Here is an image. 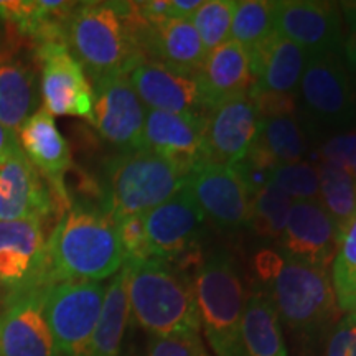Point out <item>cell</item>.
<instances>
[{
  "mask_svg": "<svg viewBox=\"0 0 356 356\" xmlns=\"http://www.w3.org/2000/svg\"><path fill=\"white\" fill-rule=\"evenodd\" d=\"M118 222L104 208L70 207L47 241L42 284L114 277L124 266Z\"/></svg>",
  "mask_w": 356,
  "mask_h": 356,
  "instance_id": "1",
  "label": "cell"
},
{
  "mask_svg": "<svg viewBox=\"0 0 356 356\" xmlns=\"http://www.w3.org/2000/svg\"><path fill=\"white\" fill-rule=\"evenodd\" d=\"M254 269L269 287L267 296L289 330L304 340L332 332L340 309L328 269L270 249L257 252Z\"/></svg>",
  "mask_w": 356,
  "mask_h": 356,
  "instance_id": "2",
  "label": "cell"
},
{
  "mask_svg": "<svg viewBox=\"0 0 356 356\" xmlns=\"http://www.w3.org/2000/svg\"><path fill=\"white\" fill-rule=\"evenodd\" d=\"M131 315L150 337L200 335L193 280L162 259L124 262Z\"/></svg>",
  "mask_w": 356,
  "mask_h": 356,
  "instance_id": "3",
  "label": "cell"
},
{
  "mask_svg": "<svg viewBox=\"0 0 356 356\" xmlns=\"http://www.w3.org/2000/svg\"><path fill=\"white\" fill-rule=\"evenodd\" d=\"M66 47L89 81L129 74L144 61L129 2H78L66 25Z\"/></svg>",
  "mask_w": 356,
  "mask_h": 356,
  "instance_id": "4",
  "label": "cell"
},
{
  "mask_svg": "<svg viewBox=\"0 0 356 356\" xmlns=\"http://www.w3.org/2000/svg\"><path fill=\"white\" fill-rule=\"evenodd\" d=\"M200 327L216 356H246L243 317L246 296L234 259L216 249L198 267L193 280Z\"/></svg>",
  "mask_w": 356,
  "mask_h": 356,
  "instance_id": "5",
  "label": "cell"
},
{
  "mask_svg": "<svg viewBox=\"0 0 356 356\" xmlns=\"http://www.w3.org/2000/svg\"><path fill=\"white\" fill-rule=\"evenodd\" d=\"M186 173L150 150H131L106 163L104 210L115 221L144 216L184 188Z\"/></svg>",
  "mask_w": 356,
  "mask_h": 356,
  "instance_id": "6",
  "label": "cell"
},
{
  "mask_svg": "<svg viewBox=\"0 0 356 356\" xmlns=\"http://www.w3.org/2000/svg\"><path fill=\"white\" fill-rule=\"evenodd\" d=\"M108 287L101 282L71 280L44 289L43 317L61 356H88Z\"/></svg>",
  "mask_w": 356,
  "mask_h": 356,
  "instance_id": "7",
  "label": "cell"
},
{
  "mask_svg": "<svg viewBox=\"0 0 356 356\" xmlns=\"http://www.w3.org/2000/svg\"><path fill=\"white\" fill-rule=\"evenodd\" d=\"M299 96L305 115L317 127L343 129L356 122V92L340 55L310 56Z\"/></svg>",
  "mask_w": 356,
  "mask_h": 356,
  "instance_id": "8",
  "label": "cell"
},
{
  "mask_svg": "<svg viewBox=\"0 0 356 356\" xmlns=\"http://www.w3.org/2000/svg\"><path fill=\"white\" fill-rule=\"evenodd\" d=\"M92 126L102 139L124 152L140 150L147 109L132 88L129 74H113L91 83Z\"/></svg>",
  "mask_w": 356,
  "mask_h": 356,
  "instance_id": "9",
  "label": "cell"
},
{
  "mask_svg": "<svg viewBox=\"0 0 356 356\" xmlns=\"http://www.w3.org/2000/svg\"><path fill=\"white\" fill-rule=\"evenodd\" d=\"M42 78V108L55 115L91 119L92 86L79 61L61 43L35 48Z\"/></svg>",
  "mask_w": 356,
  "mask_h": 356,
  "instance_id": "10",
  "label": "cell"
},
{
  "mask_svg": "<svg viewBox=\"0 0 356 356\" xmlns=\"http://www.w3.org/2000/svg\"><path fill=\"white\" fill-rule=\"evenodd\" d=\"M185 186L204 218L220 228L238 229L249 225L252 193L236 167L207 162L188 173Z\"/></svg>",
  "mask_w": 356,
  "mask_h": 356,
  "instance_id": "11",
  "label": "cell"
},
{
  "mask_svg": "<svg viewBox=\"0 0 356 356\" xmlns=\"http://www.w3.org/2000/svg\"><path fill=\"white\" fill-rule=\"evenodd\" d=\"M275 32L315 55H340L345 37L335 2L280 0L275 2Z\"/></svg>",
  "mask_w": 356,
  "mask_h": 356,
  "instance_id": "12",
  "label": "cell"
},
{
  "mask_svg": "<svg viewBox=\"0 0 356 356\" xmlns=\"http://www.w3.org/2000/svg\"><path fill=\"white\" fill-rule=\"evenodd\" d=\"M147 241L152 259L175 264L186 262L202 236L204 215L184 186L170 200L144 215Z\"/></svg>",
  "mask_w": 356,
  "mask_h": 356,
  "instance_id": "13",
  "label": "cell"
},
{
  "mask_svg": "<svg viewBox=\"0 0 356 356\" xmlns=\"http://www.w3.org/2000/svg\"><path fill=\"white\" fill-rule=\"evenodd\" d=\"M207 115L147 111L142 149L170 160L186 175L208 162Z\"/></svg>",
  "mask_w": 356,
  "mask_h": 356,
  "instance_id": "14",
  "label": "cell"
},
{
  "mask_svg": "<svg viewBox=\"0 0 356 356\" xmlns=\"http://www.w3.org/2000/svg\"><path fill=\"white\" fill-rule=\"evenodd\" d=\"M43 292L25 289L7 297L0 310V356H61L43 317Z\"/></svg>",
  "mask_w": 356,
  "mask_h": 356,
  "instance_id": "15",
  "label": "cell"
},
{
  "mask_svg": "<svg viewBox=\"0 0 356 356\" xmlns=\"http://www.w3.org/2000/svg\"><path fill=\"white\" fill-rule=\"evenodd\" d=\"M55 208L50 186L20 145L8 150L0 159V221H44Z\"/></svg>",
  "mask_w": 356,
  "mask_h": 356,
  "instance_id": "16",
  "label": "cell"
},
{
  "mask_svg": "<svg viewBox=\"0 0 356 356\" xmlns=\"http://www.w3.org/2000/svg\"><path fill=\"white\" fill-rule=\"evenodd\" d=\"M261 127V115L248 95L233 97L207 113L208 162L234 167L243 162Z\"/></svg>",
  "mask_w": 356,
  "mask_h": 356,
  "instance_id": "17",
  "label": "cell"
},
{
  "mask_svg": "<svg viewBox=\"0 0 356 356\" xmlns=\"http://www.w3.org/2000/svg\"><path fill=\"white\" fill-rule=\"evenodd\" d=\"M47 241L43 221H0V286L10 292L47 289L42 284Z\"/></svg>",
  "mask_w": 356,
  "mask_h": 356,
  "instance_id": "18",
  "label": "cell"
},
{
  "mask_svg": "<svg viewBox=\"0 0 356 356\" xmlns=\"http://www.w3.org/2000/svg\"><path fill=\"white\" fill-rule=\"evenodd\" d=\"M132 88L149 111L207 115L195 73L144 60L129 71Z\"/></svg>",
  "mask_w": 356,
  "mask_h": 356,
  "instance_id": "19",
  "label": "cell"
},
{
  "mask_svg": "<svg viewBox=\"0 0 356 356\" xmlns=\"http://www.w3.org/2000/svg\"><path fill=\"white\" fill-rule=\"evenodd\" d=\"M17 139L26 159L50 186L56 203L70 208L65 178L71 168V150L56 126L55 118L40 108L24 122L17 132Z\"/></svg>",
  "mask_w": 356,
  "mask_h": 356,
  "instance_id": "20",
  "label": "cell"
},
{
  "mask_svg": "<svg viewBox=\"0 0 356 356\" xmlns=\"http://www.w3.org/2000/svg\"><path fill=\"white\" fill-rule=\"evenodd\" d=\"M341 233L318 200L293 202L282 234L284 254L325 267L335 259Z\"/></svg>",
  "mask_w": 356,
  "mask_h": 356,
  "instance_id": "21",
  "label": "cell"
},
{
  "mask_svg": "<svg viewBox=\"0 0 356 356\" xmlns=\"http://www.w3.org/2000/svg\"><path fill=\"white\" fill-rule=\"evenodd\" d=\"M252 68L251 95L296 96L310 55L297 43L274 32L249 51Z\"/></svg>",
  "mask_w": 356,
  "mask_h": 356,
  "instance_id": "22",
  "label": "cell"
},
{
  "mask_svg": "<svg viewBox=\"0 0 356 356\" xmlns=\"http://www.w3.org/2000/svg\"><path fill=\"white\" fill-rule=\"evenodd\" d=\"M131 19L136 30L137 48L144 60L159 61L172 68L197 73L207 51L190 20L168 19L150 25L134 20L132 13Z\"/></svg>",
  "mask_w": 356,
  "mask_h": 356,
  "instance_id": "23",
  "label": "cell"
},
{
  "mask_svg": "<svg viewBox=\"0 0 356 356\" xmlns=\"http://www.w3.org/2000/svg\"><path fill=\"white\" fill-rule=\"evenodd\" d=\"M195 76L204 108L210 111L221 102L251 91V55L241 44L228 40L207 53Z\"/></svg>",
  "mask_w": 356,
  "mask_h": 356,
  "instance_id": "24",
  "label": "cell"
},
{
  "mask_svg": "<svg viewBox=\"0 0 356 356\" xmlns=\"http://www.w3.org/2000/svg\"><path fill=\"white\" fill-rule=\"evenodd\" d=\"M78 2L65 0H0V22L33 43L66 44V25Z\"/></svg>",
  "mask_w": 356,
  "mask_h": 356,
  "instance_id": "25",
  "label": "cell"
},
{
  "mask_svg": "<svg viewBox=\"0 0 356 356\" xmlns=\"http://www.w3.org/2000/svg\"><path fill=\"white\" fill-rule=\"evenodd\" d=\"M35 70L25 61L8 58L0 63V124L17 134L30 115L42 108Z\"/></svg>",
  "mask_w": 356,
  "mask_h": 356,
  "instance_id": "26",
  "label": "cell"
},
{
  "mask_svg": "<svg viewBox=\"0 0 356 356\" xmlns=\"http://www.w3.org/2000/svg\"><path fill=\"white\" fill-rule=\"evenodd\" d=\"M243 345L246 356H289L277 312L262 291H254L246 297Z\"/></svg>",
  "mask_w": 356,
  "mask_h": 356,
  "instance_id": "27",
  "label": "cell"
},
{
  "mask_svg": "<svg viewBox=\"0 0 356 356\" xmlns=\"http://www.w3.org/2000/svg\"><path fill=\"white\" fill-rule=\"evenodd\" d=\"M129 315L131 309L127 297V269L122 266L106 291L101 317L92 333L88 356H119Z\"/></svg>",
  "mask_w": 356,
  "mask_h": 356,
  "instance_id": "28",
  "label": "cell"
},
{
  "mask_svg": "<svg viewBox=\"0 0 356 356\" xmlns=\"http://www.w3.org/2000/svg\"><path fill=\"white\" fill-rule=\"evenodd\" d=\"M318 168L320 195L318 202L337 222L340 233L356 213L355 178L343 168L322 162Z\"/></svg>",
  "mask_w": 356,
  "mask_h": 356,
  "instance_id": "29",
  "label": "cell"
},
{
  "mask_svg": "<svg viewBox=\"0 0 356 356\" xmlns=\"http://www.w3.org/2000/svg\"><path fill=\"white\" fill-rule=\"evenodd\" d=\"M292 204L293 200L287 193L267 180L252 193L249 225L264 238H282Z\"/></svg>",
  "mask_w": 356,
  "mask_h": 356,
  "instance_id": "30",
  "label": "cell"
},
{
  "mask_svg": "<svg viewBox=\"0 0 356 356\" xmlns=\"http://www.w3.org/2000/svg\"><path fill=\"white\" fill-rule=\"evenodd\" d=\"M275 32V2L241 0L236 2L229 40L251 51Z\"/></svg>",
  "mask_w": 356,
  "mask_h": 356,
  "instance_id": "31",
  "label": "cell"
},
{
  "mask_svg": "<svg viewBox=\"0 0 356 356\" xmlns=\"http://www.w3.org/2000/svg\"><path fill=\"white\" fill-rule=\"evenodd\" d=\"M330 277L338 309L356 314V213L341 233Z\"/></svg>",
  "mask_w": 356,
  "mask_h": 356,
  "instance_id": "32",
  "label": "cell"
},
{
  "mask_svg": "<svg viewBox=\"0 0 356 356\" xmlns=\"http://www.w3.org/2000/svg\"><path fill=\"white\" fill-rule=\"evenodd\" d=\"M236 2L234 0H204L191 17L204 51L215 50L229 40Z\"/></svg>",
  "mask_w": 356,
  "mask_h": 356,
  "instance_id": "33",
  "label": "cell"
},
{
  "mask_svg": "<svg viewBox=\"0 0 356 356\" xmlns=\"http://www.w3.org/2000/svg\"><path fill=\"white\" fill-rule=\"evenodd\" d=\"M267 180L277 185L293 202L318 200L320 175L318 168L309 162H296L279 165L270 170Z\"/></svg>",
  "mask_w": 356,
  "mask_h": 356,
  "instance_id": "34",
  "label": "cell"
},
{
  "mask_svg": "<svg viewBox=\"0 0 356 356\" xmlns=\"http://www.w3.org/2000/svg\"><path fill=\"white\" fill-rule=\"evenodd\" d=\"M118 222L119 239L124 251V262H139L152 259L147 241L144 216H127Z\"/></svg>",
  "mask_w": 356,
  "mask_h": 356,
  "instance_id": "35",
  "label": "cell"
},
{
  "mask_svg": "<svg viewBox=\"0 0 356 356\" xmlns=\"http://www.w3.org/2000/svg\"><path fill=\"white\" fill-rule=\"evenodd\" d=\"M145 356H208L200 335L150 337Z\"/></svg>",
  "mask_w": 356,
  "mask_h": 356,
  "instance_id": "36",
  "label": "cell"
},
{
  "mask_svg": "<svg viewBox=\"0 0 356 356\" xmlns=\"http://www.w3.org/2000/svg\"><path fill=\"white\" fill-rule=\"evenodd\" d=\"M318 154L322 162L332 163L351 173L356 167V131L330 137L320 147Z\"/></svg>",
  "mask_w": 356,
  "mask_h": 356,
  "instance_id": "37",
  "label": "cell"
},
{
  "mask_svg": "<svg viewBox=\"0 0 356 356\" xmlns=\"http://www.w3.org/2000/svg\"><path fill=\"white\" fill-rule=\"evenodd\" d=\"M323 356H356V314H345L335 323Z\"/></svg>",
  "mask_w": 356,
  "mask_h": 356,
  "instance_id": "38",
  "label": "cell"
},
{
  "mask_svg": "<svg viewBox=\"0 0 356 356\" xmlns=\"http://www.w3.org/2000/svg\"><path fill=\"white\" fill-rule=\"evenodd\" d=\"M204 0H170V19L191 20Z\"/></svg>",
  "mask_w": 356,
  "mask_h": 356,
  "instance_id": "39",
  "label": "cell"
},
{
  "mask_svg": "<svg viewBox=\"0 0 356 356\" xmlns=\"http://www.w3.org/2000/svg\"><path fill=\"white\" fill-rule=\"evenodd\" d=\"M338 8H340L341 20L348 25L350 33L356 32V0H343L338 2Z\"/></svg>",
  "mask_w": 356,
  "mask_h": 356,
  "instance_id": "40",
  "label": "cell"
},
{
  "mask_svg": "<svg viewBox=\"0 0 356 356\" xmlns=\"http://www.w3.org/2000/svg\"><path fill=\"white\" fill-rule=\"evenodd\" d=\"M19 145V139H17V134L8 131L0 124V159L6 155L8 150H12L13 147Z\"/></svg>",
  "mask_w": 356,
  "mask_h": 356,
  "instance_id": "41",
  "label": "cell"
},
{
  "mask_svg": "<svg viewBox=\"0 0 356 356\" xmlns=\"http://www.w3.org/2000/svg\"><path fill=\"white\" fill-rule=\"evenodd\" d=\"M12 38L10 33L7 32V29H3L2 22H0V63L7 61L8 58H12Z\"/></svg>",
  "mask_w": 356,
  "mask_h": 356,
  "instance_id": "42",
  "label": "cell"
},
{
  "mask_svg": "<svg viewBox=\"0 0 356 356\" xmlns=\"http://www.w3.org/2000/svg\"><path fill=\"white\" fill-rule=\"evenodd\" d=\"M343 53L346 58V63H348L350 68L353 70V73L356 74V32L350 33V37L345 40Z\"/></svg>",
  "mask_w": 356,
  "mask_h": 356,
  "instance_id": "43",
  "label": "cell"
},
{
  "mask_svg": "<svg viewBox=\"0 0 356 356\" xmlns=\"http://www.w3.org/2000/svg\"><path fill=\"white\" fill-rule=\"evenodd\" d=\"M351 175H353V178H355V185H356V167H355V170L351 172Z\"/></svg>",
  "mask_w": 356,
  "mask_h": 356,
  "instance_id": "44",
  "label": "cell"
}]
</instances>
